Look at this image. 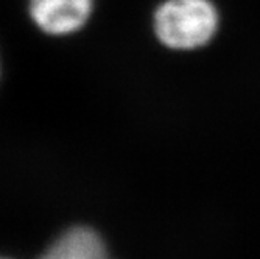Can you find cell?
<instances>
[{"instance_id":"6da1fadb","label":"cell","mask_w":260,"mask_h":259,"mask_svg":"<svg viewBox=\"0 0 260 259\" xmlns=\"http://www.w3.org/2000/svg\"><path fill=\"white\" fill-rule=\"evenodd\" d=\"M217 11L207 0H167L154 14L159 41L175 50L206 44L217 30Z\"/></svg>"},{"instance_id":"7a4b0ae2","label":"cell","mask_w":260,"mask_h":259,"mask_svg":"<svg viewBox=\"0 0 260 259\" xmlns=\"http://www.w3.org/2000/svg\"><path fill=\"white\" fill-rule=\"evenodd\" d=\"M95 0H28V16L47 36H70L90 20Z\"/></svg>"},{"instance_id":"3957f363","label":"cell","mask_w":260,"mask_h":259,"mask_svg":"<svg viewBox=\"0 0 260 259\" xmlns=\"http://www.w3.org/2000/svg\"><path fill=\"white\" fill-rule=\"evenodd\" d=\"M41 259H111L99 234L90 228L69 229Z\"/></svg>"}]
</instances>
